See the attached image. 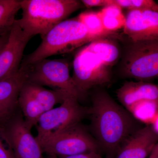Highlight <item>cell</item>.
Here are the masks:
<instances>
[{"instance_id":"cell-8","label":"cell","mask_w":158,"mask_h":158,"mask_svg":"<svg viewBox=\"0 0 158 158\" xmlns=\"http://www.w3.org/2000/svg\"><path fill=\"white\" fill-rule=\"evenodd\" d=\"M43 152L69 156L101 150L95 138L78 123L67 129L41 146Z\"/></svg>"},{"instance_id":"cell-19","label":"cell","mask_w":158,"mask_h":158,"mask_svg":"<svg viewBox=\"0 0 158 158\" xmlns=\"http://www.w3.org/2000/svg\"><path fill=\"white\" fill-rule=\"evenodd\" d=\"M98 13L104 28L109 33H116V31L124 28L126 16L120 7L115 5H110L103 7Z\"/></svg>"},{"instance_id":"cell-15","label":"cell","mask_w":158,"mask_h":158,"mask_svg":"<svg viewBox=\"0 0 158 158\" xmlns=\"http://www.w3.org/2000/svg\"><path fill=\"white\" fill-rule=\"evenodd\" d=\"M22 88L39 103L45 112L52 110L58 104H61L69 95H73L65 90H49L27 81Z\"/></svg>"},{"instance_id":"cell-20","label":"cell","mask_w":158,"mask_h":158,"mask_svg":"<svg viewBox=\"0 0 158 158\" xmlns=\"http://www.w3.org/2000/svg\"><path fill=\"white\" fill-rule=\"evenodd\" d=\"M20 9L19 0H0V36L10 33Z\"/></svg>"},{"instance_id":"cell-23","label":"cell","mask_w":158,"mask_h":158,"mask_svg":"<svg viewBox=\"0 0 158 158\" xmlns=\"http://www.w3.org/2000/svg\"><path fill=\"white\" fill-rule=\"evenodd\" d=\"M81 2L87 8L108 6V0H82Z\"/></svg>"},{"instance_id":"cell-1","label":"cell","mask_w":158,"mask_h":158,"mask_svg":"<svg viewBox=\"0 0 158 158\" xmlns=\"http://www.w3.org/2000/svg\"><path fill=\"white\" fill-rule=\"evenodd\" d=\"M89 115L94 138L109 155L116 156L123 142L138 129L137 120L104 90L94 93Z\"/></svg>"},{"instance_id":"cell-14","label":"cell","mask_w":158,"mask_h":158,"mask_svg":"<svg viewBox=\"0 0 158 158\" xmlns=\"http://www.w3.org/2000/svg\"><path fill=\"white\" fill-rule=\"evenodd\" d=\"M116 95L119 102L127 110L141 101L158 102V85L141 81H127L117 90Z\"/></svg>"},{"instance_id":"cell-13","label":"cell","mask_w":158,"mask_h":158,"mask_svg":"<svg viewBox=\"0 0 158 158\" xmlns=\"http://www.w3.org/2000/svg\"><path fill=\"white\" fill-rule=\"evenodd\" d=\"M158 142V134L152 127L138 129L123 142L115 158H147Z\"/></svg>"},{"instance_id":"cell-24","label":"cell","mask_w":158,"mask_h":158,"mask_svg":"<svg viewBox=\"0 0 158 158\" xmlns=\"http://www.w3.org/2000/svg\"><path fill=\"white\" fill-rule=\"evenodd\" d=\"M0 133V158H15L12 151L6 147Z\"/></svg>"},{"instance_id":"cell-5","label":"cell","mask_w":158,"mask_h":158,"mask_svg":"<svg viewBox=\"0 0 158 158\" xmlns=\"http://www.w3.org/2000/svg\"><path fill=\"white\" fill-rule=\"evenodd\" d=\"M79 99L69 95L59 106L42 114L36 125V139L41 146L75 125L80 123L87 115L89 108L79 104Z\"/></svg>"},{"instance_id":"cell-28","label":"cell","mask_w":158,"mask_h":158,"mask_svg":"<svg viewBox=\"0 0 158 158\" xmlns=\"http://www.w3.org/2000/svg\"><path fill=\"white\" fill-rule=\"evenodd\" d=\"M48 158H58L56 156L54 155H48Z\"/></svg>"},{"instance_id":"cell-27","label":"cell","mask_w":158,"mask_h":158,"mask_svg":"<svg viewBox=\"0 0 158 158\" xmlns=\"http://www.w3.org/2000/svg\"><path fill=\"white\" fill-rule=\"evenodd\" d=\"M148 158H158V142L154 148Z\"/></svg>"},{"instance_id":"cell-22","label":"cell","mask_w":158,"mask_h":158,"mask_svg":"<svg viewBox=\"0 0 158 158\" xmlns=\"http://www.w3.org/2000/svg\"><path fill=\"white\" fill-rule=\"evenodd\" d=\"M112 5L128 11L148 10L158 12V3L153 0H109V6Z\"/></svg>"},{"instance_id":"cell-26","label":"cell","mask_w":158,"mask_h":158,"mask_svg":"<svg viewBox=\"0 0 158 158\" xmlns=\"http://www.w3.org/2000/svg\"><path fill=\"white\" fill-rule=\"evenodd\" d=\"M9 34L0 36V52L2 51L9 40Z\"/></svg>"},{"instance_id":"cell-21","label":"cell","mask_w":158,"mask_h":158,"mask_svg":"<svg viewBox=\"0 0 158 158\" xmlns=\"http://www.w3.org/2000/svg\"><path fill=\"white\" fill-rule=\"evenodd\" d=\"M127 110L136 120L148 123L155 119L157 116L158 102L141 101L134 104Z\"/></svg>"},{"instance_id":"cell-12","label":"cell","mask_w":158,"mask_h":158,"mask_svg":"<svg viewBox=\"0 0 158 158\" xmlns=\"http://www.w3.org/2000/svg\"><path fill=\"white\" fill-rule=\"evenodd\" d=\"M123 34L128 38L138 40L158 39V12L148 10L128 11Z\"/></svg>"},{"instance_id":"cell-18","label":"cell","mask_w":158,"mask_h":158,"mask_svg":"<svg viewBox=\"0 0 158 158\" xmlns=\"http://www.w3.org/2000/svg\"><path fill=\"white\" fill-rule=\"evenodd\" d=\"M77 18L85 26L89 34L95 39L104 37L121 39V36L117 33H109L105 30L98 11H84L80 13Z\"/></svg>"},{"instance_id":"cell-2","label":"cell","mask_w":158,"mask_h":158,"mask_svg":"<svg viewBox=\"0 0 158 158\" xmlns=\"http://www.w3.org/2000/svg\"><path fill=\"white\" fill-rule=\"evenodd\" d=\"M77 0H21L22 16L16 21L31 37L45 36L70 15L84 8Z\"/></svg>"},{"instance_id":"cell-7","label":"cell","mask_w":158,"mask_h":158,"mask_svg":"<svg viewBox=\"0 0 158 158\" xmlns=\"http://www.w3.org/2000/svg\"><path fill=\"white\" fill-rule=\"evenodd\" d=\"M28 65L29 73L27 81L65 90L78 98H81L70 76L69 64L66 59L47 58Z\"/></svg>"},{"instance_id":"cell-25","label":"cell","mask_w":158,"mask_h":158,"mask_svg":"<svg viewBox=\"0 0 158 158\" xmlns=\"http://www.w3.org/2000/svg\"><path fill=\"white\" fill-rule=\"evenodd\" d=\"M60 158H103L98 152H91L69 156L60 157Z\"/></svg>"},{"instance_id":"cell-9","label":"cell","mask_w":158,"mask_h":158,"mask_svg":"<svg viewBox=\"0 0 158 158\" xmlns=\"http://www.w3.org/2000/svg\"><path fill=\"white\" fill-rule=\"evenodd\" d=\"M27 126L20 110L0 133L15 158H43L41 145Z\"/></svg>"},{"instance_id":"cell-6","label":"cell","mask_w":158,"mask_h":158,"mask_svg":"<svg viewBox=\"0 0 158 158\" xmlns=\"http://www.w3.org/2000/svg\"><path fill=\"white\" fill-rule=\"evenodd\" d=\"M73 65L72 77L80 98L90 89L107 85L111 81V67L104 64L85 45L77 52Z\"/></svg>"},{"instance_id":"cell-17","label":"cell","mask_w":158,"mask_h":158,"mask_svg":"<svg viewBox=\"0 0 158 158\" xmlns=\"http://www.w3.org/2000/svg\"><path fill=\"white\" fill-rule=\"evenodd\" d=\"M18 103L26 124L32 129L33 127L36 126L40 116L45 112L39 103L23 88L20 91Z\"/></svg>"},{"instance_id":"cell-3","label":"cell","mask_w":158,"mask_h":158,"mask_svg":"<svg viewBox=\"0 0 158 158\" xmlns=\"http://www.w3.org/2000/svg\"><path fill=\"white\" fill-rule=\"evenodd\" d=\"M41 39L39 46L24 57L21 64L31 65L51 56L70 52L96 40L77 17L59 23Z\"/></svg>"},{"instance_id":"cell-16","label":"cell","mask_w":158,"mask_h":158,"mask_svg":"<svg viewBox=\"0 0 158 158\" xmlns=\"http://www.w3.org/2000/svg\"><path fill=\"white\" fill-rule=\"evenodd\" d=\"M116 39L99 38L86 44V47L107 66L112 68L121 57V52Z\"/></svg>"},{"instance_id":"cell-10","label":"cell","mask_w":158,"mask_h":158,"mask_svg":"<svg viewBox=\"0 0 158 158\" xmlns=\"http://www.w3.org/2000/svg\"><path fill=\"white\" fill-rule=\"evenodd\" d=\"M32 37L20 27L16 19L9 40L0 52V81L13 76L20 68L26 46Z\"/></svg>"},{"instance_id":"cell-11","label":"cell","mask_w":158,"mask_h":158,"mask_svg":"<svg viewBox=\"0 0 158 158\" xmlns=\"http://www.w3.org/2000/svg\"><path fill=\"white\" fill-rule=\"evenodd\" d=\"M28 73V65L21 64L16 74L0 81V129L19 111V96Z\"/></svg>"},{"instance_id":"cell-4","label":"cell","mask_w":158,"mask_h":158,"mask_svg":"<svg viewBox=\"0 0 158 158\" xmlns=\"http://www.w3.org/2000/svg\"><path fill=\"white\" fill-rule=\"evenodd\" d=\"M127 38L119 63L121 76L144 82L158 77V39L134 41Z\"/></svg>"}]
</instances>
